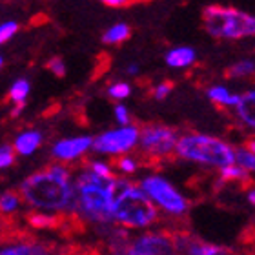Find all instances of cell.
I'll return each mask as SVG.
<instances>
[{
	"mask_svg": "<svg viewBox=\"0 0 255 255\" xmlns=\"http://www.w3.org/2000/svg\"><path fill=\"white\" fill-rule=\"evenodd\" d=\"M18 193L26 206L55 215H73L77 191L75 177L66 162L51 164L27 175L18 184Z\"/></svg>",
	"mask_w": 255,
	"mask_h": 255,
	"instance_id": "1",
	"label": "cell"
},
{
	"mask_svg": "<svg viewBox=\"0 0 255 255\" xmlns=\"http://www.w3.org/2000/svg\"><path fill=\"white\" fill-rule=\"evenodd\" d=\"M115 179L117 177H101L86 164L75 175V217L82 223L108 230L117 226L113 221V199H115Z\"/></svg>",
	"mask_w": 255,
	"mask_h": 255,
	"instance_id": "2",
	"label": "cell"
},
{
	"mask_svg": "<svg viewBox=\"0 0 255 255\" xmlns=\"http://www.w3.org/2000/svg\"><path fill=\"white\" fill-rule=\"evenodd\" d=\"M159 208L140 184L117 177L113 199V221L126 230L151 228L159 221Z\"/></svg>",
	"mask_w": 255,
	"mask_h": 255,
	"instance_id": "3",
	"label": "cell"
},
{
	"mask_svg": "<svg viewBox=\"0 0 255 255\" xmlns=\"http://www.w3.org/2000/svg\"><path fill=\"white\" fill-rule=\"evenodd\" d=\"M179 159L193 162L199 166H206L213 170H221L224 166L235 162V148L226 140L206 133H186L181 135L175 148Z\"/></svg>",
	"mask_w": 255,
	"mask_h": 255,
	"instance_id": "4",
	"label": "cell"
},
{
	"mask_svg": "<svg viewBox=\"0 0 255 255\" xmlns=\"http://www.w3.org/2000/svg\"><path fill=\"white\" fill-rule=\"evenodd\" d=\"M202 26L208 35L221 40L255 37V15L237 7L208 5L202 9Z\"/></svg>",
	"mask_w": 255,
	"mask_h": 255,
	"instance_id": "5",
	"label": "cell"
},
{
	"mask_svg": "<svg viewBox=\"0 0 255 255\" xmlns=\"http://www.w3.org/2000/svg\"><path fill=\"white\" fill-rule=\"evenodd\" d=\"M138 184L151 197V201L157 204L160 212H164L166 215H170V217H182V215L188 213V208H190L188 199L164 175L149 173V175H144L138 181Z\"/></svg>",
	"mask_w": 255,
	"mask_h": 255,
	"instance_id": "6",
	"label": "cell"
},
{
	"mask_svg": "<svg viewBox=\"0 0 255 255\" xmlns=\"http://www.w3.org/2000/svg\"><path fill=\"white\" fill-rule=\"evenodd\" d=\"M138 137H140V128L133 126L131 123L119 124V128L102 131L93 138V151L99 155L121 157L138 146Z\"/></svg>",
	"mask_w": 255,
	"mask_h": 255,
	"instance_id": "7",
	"label": "cell"
},
{
	"mask_svg": "<svg viewBox=\"0 0 255 255\" xmlns=\"http://www.w3.org/2000/svg\"><path fill=\"white\" fill-rule=\"evenodd\" d=\"M179 138L181 135L173 128L164 126V124H146L140 128L138 148L148 157L162 159V157L175 153Z\"/></svg>",
	"mask_w": 255,
	"mask_h": 255,
	"instance_id": "8",
	"label": "cell"
},
{
	"mask_svg": "<svg viewBox=\"0 0 255 255\" xmlns=\"http://www.w3.org/2000/svg\"><path fill=\"white\" fill-rule=\"evenodd\" d=\"M177 252L173 237L159 232H146L128 243V255H171Z\"/></svg>",
	"mask_w": 255,
	"mask_h": 255,
	"instance_id": "9",
	"label": "cell"
},
{
	"mask_svg": "<svg viewBox=\"0 0 255 255\" xmlns=\"http://www.w3.org/2000/svg\"><path fill=\"white\" fill-rule=\"evenodd\" d=\"M93 138L90 135H79V137L59 138L51 146V157L59 162H73L79 160L82 155L93 149Z\"/></svg>",
	"mask_w": 255,
	"mask_h": 255,
	"instance_id": "10",
	"label": "cell"
},
{
	"mask_svg": "<svg viewBox=\"0 0 255 255\" xmlns=\"http://www.w3.org/2000/svg\"><path fill=\"white\" fill-rule=\"evenodd\" d=\"M177 246V252H182V254H190V255H223L228 254L223 246L212 245V243H202V241L191 239L188 235H177L173 237Z\"/></svg>",
	"mask_w": 255,
	"mask_h": 255,
	"instance_id": "11",
	"label": "cell"
},
{
	"mask_svg": "<svg viewBox=\"0 0 255 255\" xmlns=\"http://www.w3.org/2000/svg\"><path fill=\"white\" fill-rule=\"evenodd\" d=\"M44 142V135L38 129H24L15 137L13 146L20 157H31Z\"/></svg>",
	"mask_w": 255,
	"mask_h": 255,
	"instance_id": "12",
	"label": "cell"
},
{
	"mask_svg": "<svg viewBox=\"0 0 255 255\" xmlns=\"http://www.w3.org/2000/svg\"><path fill=\"white\" fill-rule=\"evenodd\" d=\"M166 64L173 69H184L193 66L197 60V51L191 46H175L166 51Z\"/></svg>",
	"mask_w": 255,
	"mask_h": 255,
	"instance_id": "13",
	"label": "cell"
},
{
	"mask_svg": "<svg viewBox=\"0 0 255 255\" xmlns=\"http://www.w3.org/2000/svg\"><path fill=\"white\" fill-rule=\"evenodd\" d=\"M235 115L246 128L255 131V90L241 95V102L235 106Z\"/></svg>",
	"mask_w": 255,
	"mask_h": 255,
	"instance_id": "14",
	"label": "cell"
},
{
	"mask_svg": "<svg viewBox=\"0 0 255 255\" xmlns=\"http://www.w3.org/2000/svg\"><path fill=\"white\" fill-rule=\"evenodd\" d=\"M206 97L212 102L219 104V106L234 108V110H235V106H237V104L241 102V95H239V93H232V91H230L226 86H212V88H208Z\"/></svg>",
	"mask_w": 255,
	"mask_h": 255,
	"instance_id": "15",
	"label": "cell"
},
{
	"mask_svg": "<svg viewBox=\"0 0 255 255\" xmlns=\"http://www.w3.org/2000/svg\"><path fill=\"white\" fill-rule=\"evenodd\" d=\"M49 250L38 243H15V245L2 246L0 255H46Z\"/></svg>",
	"mask_w": 255,
	"mask_h": 255,
	"instance_id": "16",
	"label": "cell"
},
{
	"mask_svg": "<svg viewBox=\"0 0 255 255\" xmlns=\"http://www.w3.org/2000/svg\"><path fill=\"white\" fill-rule=\"evenodd\" d=\"M129 26L124 24V22H119V24H113L112 27H108L104 35H102V42L108 44V46H117V44H123L124 40L129 38Z\"/></svg>",
	"mask_w": 255,
	"mask_h": 255,
	"instance_id": "17",
	"label": "cell"
},
{
	"mask_svg": "<svg viewBox=\"0 0 255 255\" xmlns=\"http://www.w3.org/2000/svg\"><path fill=\"white\" fill-rule=\"evenodd\" d=\"M29 91H31V84L27 79H18L15 80L13 84L9 86V91H7V101L11 104H24L26 99L29 97Z\"/></svg>",
	"mask_w": 255,
	"mask_h": 255,
	"instance_id": "18",
	"label": "cell"
},
{
	"mask_svg": "<svg viewBox=\"0 0 255 255\" xmlns=\"http://www.w3.org/2000/svg\"><path fill=\"white\" fill-rule=\"evenodd\" d=\"M248 175H250V171H246L245 168L241 164H237V162H234V164H230V166H224V168L219 170V177H221L224 182L246 181Z\"/></svg>",
	"mask_w": 255,
	"mask_h": 255,
	"instance_id": "19",
	"label": "cell"
},
{
	"mask_svg": "<svg viewBox=\"0 0 255 255\" xmlns=\"http://www.w3.org/2000/svg\"><path fill=\"white\" fill-rule=\"evenodd\" d=\"M22 197L15 191H4L2 195H0V212L4 213V215H13L15 212L20 210V204H22Z\"/></svg>",
	"mask_w": 255,
	"mask_h": 255,
	"instance_id": "20",
	"label": "cell"
},
{
	"mask_svg": "<svg viewBox=\"0 0 255 255\" xmlns=\"http://www.w3.org/2000/svg\"><path fill=\"white\" fill-rule=\"evenodd\" d=\"M252 75H255V62L250 59L239 60V62H235L234 66L228 68L230 79H246V77H252Z\"/></svg>",
	"mask_w": 255,
	"mask_h": 255,
	"instance_id": "21",
	"label": "cell"
},
{
	"mask_svg": "<svg viewBox=\"0 0 255 255\" xmlns=\"http://www.w3.org/2000/svg\"><path fill=\"white\" fill-rule=\"evenodd\" d=\"M129 95H131V86L126 80H117V82L108 86V97L113 101L124 102Z\"/></svg>",
	"mask_w": 255,
	"mask_h": 255,
	"instance_id": "22",
	"label": "cell"
},
{
	"mask_svg": "<svg viewBox=\"0 0 255 255\" xmlns=\"http://www.w3.org/2000/svg\"><path fill=\"white\" fill-rule=\"evenodd\" d=\"M235 162L241 164L246 171L255 173V151L248 146L245 148H235Z\"/></svg>",
	"mask_w": 255,
	"mask_h": 255,
	"instance_id": "23",
	"label": "cell"
},
{
	"mask_svg": "<svg viewBox=\"0 0 255 255\" xmlns=\"http://www.w3.org/2000/svg\"><path fill=\"white\" fill-rule=\"evenodd\" d=\"M55 221H57L55 213L40 212V210H35V213L29 215V224L35 226V228H49V226L55 224Z\"/></svg>",
	"mask_w": 255,
	"mask_h": 255,
	"instance_id": "24",
	"label": "cell"
},
{
	"mask_svg": "<svg viewBox=\"0 0 255 255\" xmlns=\"http://www.w3.org/2000/svg\"><path fill=\"white\" fill-rule=\"evenodd\" d=\"M16 155L18 153H16V149L13 144H2V146H0V168L5 170V168L13 166Z\"/></svg>",
	"mask_w": 255,
	"mask_h": 255,
	"instance_id": "25",
	"label": "cell"
},
{
	"mask_svg": "<svg viewBox=\"0 0 255 255\" xmlns=\"http://www.w3.org/2000/svg\"><path fill=\"white\" fill-rule=\"evenodd\" d=\"M138 168V162L133 157H129V155H121L117 160V170L123 173V175H133L135 171H137Z\"/></svg>",
	"mask_w": 255,
	"mask_h": 255,
	"instance_id": "26",
	"label": "cell"
},
{
	"mask_svg": "<svg viewBox=\"0 0 255 255\" xmlns=\"http://www.w3.org/2000/svg\"><path fill=\"white\" fill-rule=\"evenodd\" d=\"M18 22L15 20H5L0 24V44H5L9 42L11 38L15 37L16 33H18Z\"/></svg>",
	"mask_w": 255,
	"mask_h": 255,
	"instance_id": "27",
	"label": "cell"
},
{
	"mask_svg": "<svg viewBox=\"0 0 255 255\" xmlns=\"http://www.w3.org/2000/svg\"><path fill=\"white\" fill-rule=\"evenodd\" d=\"M88 166H90L91 171H95L97 175H101V177H115V175H113L112 164H108V162H104V160H90V162H88Z\"/></svg>",
	"mask_w": 255,
	"mask_h": 255,
	"instance_id": "28",
	"label": "cell"
},
{
	"mask_svg": "<svg viewBox=\"0 0 255 255\" xmlns=\"http://www.w3.org/2000/svg\"><path fill=\"white\" fill-rule=\"evenodd\" d=\"M113 117L117 121V124H129L131 123V113L124 106L123 102H117L115 106H113Z\"/></svg>",
	"mask_w": 255,
	"mask_h": 255,
	"instance_id": "29",
	"label": "cell"
},
{
	"mask_svg": "<svg viewBox=\"0 0 255 255\" xmlns=\"http://www.w3.org/2000/svg\"><path fill=\"white\" fill-rule=\"evenodd\" d=\"M46 68H48L55 77H59V79L60 77H66V71H68L66 62H64L60 57H53V59H49V62L46 64Z\"/></svg>",
	"mask_w": 255,
	"mask_h": 255,
	"instance_id": "30",
	"label": "cell"
},
{
	"mask_svg": "<svg viewBox=\"0 0 255 255\" xmlns=\"http://www.w3.org/2000/svg\"><path fill=\"white\" fill-rule=\"evenodd\" d=\"M171 91V84L170 82H160L153 88V99L155 101H164L166 97L170 95Z\"/></svg>",
	"mask_w": 255,
	"mask_h": 255,
	"instance_id": "31",
	"label": "cell"
},
{
	"mask_svg": "<svg viewBox=\"0 0 255 255\" xmlns=\"http://www.w3.org/2000/svg\"><path fill=\"white\" fill-rule=\"evenodd\" d=\"M104 5H110V7H123V5H128L131 0H99Z\"/></svg>",
	"mask_w": 255,
	"mask_h": 255,
	"instance_id": "32",
	"label": "cell"
},
{
	"mask_svg": "<svg viewBox=\"0 0 255 255\" xmlns=\"http://www.w3.org/2000/svg\"><path fill=\"white\" fill-rule=\"evenodd\" d=\"M124 71H126V75H129V77H135V75L138 73V66H137V62L128 64L126 68H124Z\"/></svg>",
	"mask_w": 255,
	"mask_h": 255,
	"instance_id": "33",
	"label": "cell"
},
{
	"mask_svg": "<svg viewBox=\"0 0 255 255\" xmlns=\"http://www.w3.org/2000/svg\"><path fill=\"white\" fill-rule=\"evenodd\" d=\"M22 110H24V104H15V106L11 108L9 117H11V119H16V117H18V115L22 113Z\"/></svg>",
	"mask_w": 255,
	"mask_h": 255,
	"instance_id": "34",
	"label": "cell"
},
{
	"mask_svg": "<svg viewBox=\"0 0 255 255\" xmlns=\"http://www.w3.org/2000/svg\"><path fill=\"white\" fill-rule=\"evenodd\" d=\"M246 199H248V202H250L252 206L255 208V188H250V190H248V193H246Z\"/></svg>",
	"mask_w": 255,
	"mask_h": 255,
	"instance_id": "35",
	"label": "cell"
},
{
	"mask_svg": "<svg viewBox=\"0 0 255 255\" xmlns=\"http://www.w3.org/2000/svg\"><path fill=\"white\" fill-rule=\"evenodd\" d=\"M246 146H248V148L254 149V151H255V138H252V140H248V144H246Z\"/></svg>",
	"mask_w": 255,
	"mask_h": 255,
	"instance_id": "36",
	"label": "cell"
}]
</instances>
